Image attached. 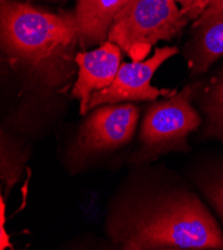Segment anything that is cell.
I'll list each match as a JSON object with an SVG mask.
<instances>
[{
    "instance_id": "9a60e30c",
    "label": "cell",
    "mask_w": 223,
    "mask_h": 250,
    "mask_svg": "<svg viewBox=\"0 0 223 250\" xmlns=\"http://www.w3.org/2000/svg\"><path fill=\"white\" fill-rule=\"evenodd\" d=\"M211 0H198V10H199L200 15L205 10L207 5L210 3Z\"/></svg>"
},
{
    "instance_id": "7c38bea8",
    "label": "cell",
    "mask_w": 223,
    "mask_h": 250,
    "mask_svg": "<svg viewBox=\"0 0 223 250\" xmlns=\"http://www.w3.org/2000/svg\"><path fill=\"white\" fill-rule=\"evenodd\" d=\"M198 184L207 201L223 220V168L207 173Z\"/></svg>"
},
{
    "instance_id": "52a82bcc",
    "label": "cell",
    "mask_w": 223,
    "mask_h": 250,
    "mask_svg": "<svg viewBox=\"0 0 223 250\" xmlns=\"http://www.w3.org/2000/svg\"><path fill=\"white\" fill-rule=\"evenodd\" d=\"M75 62L78 66V77L71 96L79 100L80 114L85 115L89 111L91 95L107 88L114 81L121 66V49L107 40L92 51L78 53Z\"/></svg>"
},
{
    "instance_id": "5b68a950",
    "label": "cell",
    "mask_w": 223,
    "mask_h": 250,
    "mask_svg": "<svg viewBox=\"0 0 223 250\" xmlns=\"http://www.w3.org/2000/svg\"><path fill=\"white\" fill-rule=\"evenodd\" d=\"M139 108L133 104L107 105L94 110L68 146L66 161L75 172L103 156L127 146L133 139Z\"/></svg>"
},
{
    "instance_id": "8fae6325",
    "label": "cell",
    "mask_w": 223,
    "mask_h": 250,
    "mask_svg": "<svg viewBox=\"0 0 223 250\" xmlns=\"http://www.w3.org/2000/svg\"><path fill=\"white\" fill-rule=\"evenodd\" d=\"M202 110L206 116L204 137L223 142V76L205 97Z\"/></svg>"
},
{
    "instance_id": "5bb4252c",
    "label": "cell",
    "mask_w": 223,
    "mask_h": 250,
    "mask_svg": "<svg viewBox=\"0 0 223 250\" xmlns=\"http://www.w3.org/2000/svg\"><path fill=\"white\" fill-rule=\"evenodd\" d=\"M0 208H1V209H0V215H1V221H0V223H1V237H0V239H1V245H0V247H1V249H5L7 247H12V245L9 243V236H8V234L4 230V226H5V205H4L3 195H1V202H0Z\"/></svg>"
},
{
    "instance_id": "9c48e42d",
    "label": "cell",
    "mask_w": 223,
    "mask_h": 250,
    "mask_svg": "<svg viewBox=\"0 0 223 250\" xmlns=\"http://www.w3.org/2000/svg\"><path fill=\"white\" fill-rule=\"evenodd\" d=\"M132 0H78L75 14L78 41L82 47L108 40L111 25Z\"/></svg>"
},
{
    "instance_id": "6da1fadb",
    "label": "cell",
    "mask_w": 223,
    "mask_h": 250,
    "mask_svg": "<svg viewBox=\"0 0 223 250\" xmlns=\"http://www.w3.org/2000/svg\"><path fill=\"white\" fill-rule=\"evenodd\" d=\"M109 201L105 233L117 249H223L215 218L190 190L150 186L133 171Z\"/></svg>"
},
{
    "instance_id": "30bf717a",
    "label": "cell",
    "mask_w": 223,
    "mask_h": 250,
    "mask_svg": "<svg viewBox=\"0 0 223 250\" xmlns=\"http://www.w3.org/2000/svg\"><path fill=\"white\" fill-rule=\"evenodd\" d=\"M1 164L0 174L5 185V195L19 181L23 168L29 159L30 146L24 140L6 129H1Z\"/></svg>"
},
{
    "instance_id": "7a4b0ae2",
    "label": "cell",
    "mask_w": 223,
    "mask_h": 250,
    "mask_svg": "<svg viewBox=\"0 0 223 250\" xmlns=\"http://www.w3.org/2000/svg\"><path fill=\"white\" fill-rule=\"evenodd\" d=\"M3 51L35 76H60L78 41L75 14H56L16 0L0 1Z\"/></svg>"
},
{
    "instance_id": "3957f363",
    "label": "cell",
    "mask_w": 223,
    "mask_h": 250,
    "mask_svg": "<svg viewBox=\"0 0 223 250\" xmlns=\"http://www.w3.org/2000/svg\"><path fill=\"white\" fill-rule=\"evenodd\" d=\"M188 20L173 0H132L113 21L108 41L132 61H144L154 44L176 37Z\"/></svg>"
},
{
    "instance_id": "ba28073f",
    "label": "cell",
    "mask_w": 223,
    "mask_h": 250,
    "mask_svg": "<svg viewBox=\"0 0 223 250\" xmlns=\"http://www.w3.org/2000/svg\"><path fill=\"white\" fill-rule=\"evenodd\" d=\"M196 29L191 47L194 73H203L223 56V0H211L193 24Z\"/></svg>"
},
{
    "instance_id": "8992f818",
    "label": "cell",
    "mask_w": 223,
    "mask_h": 250,
    "mask_svg": "<svg viewBox=\"0 0 223 250\" xmlns=\"http://www.w3.org/2000/svg\"><path fill=\"white\" fill-rule=\"evenodd\" d=\"M178 52L176 46H164L156 48L153 56L145 61L122 64L111 85L91 95L89 110L125 101H154L160 95L167 94L168 90L153 87L150 82L160 65Z\"/></svg>"
},
{
    "instance_id": "277c9868",
    "label": "cell",
    "mask_w": 223,
    "mask_h": 250,
    "mask_svg": "<svg viewBox=\"0 0 223 250\" xmlns=\"http://www.w3.org/2000/svg\"><path fill=\"white\" fill-rule=\"evenodd\" d=\"M193 92L194 88L188 85L146 110L138 146L130 155L129 163L142 166L170 151H187V136L201 124L199 114L191 105Z\"/></svg>"
},
{
    "instance_id": "4fadbf2b",
    "label": "cell",
    "mask_w": 223,
    "mask_h": 250,
    "mask_svg": "<svg viewBox=\"0 0 223 250\" xmlns=\"http://www.w3.org/2000/svg\"><path fill=\"white\" fill-rule=\"evenodd\" d=\"M175 2H179L182 5L181 11L188 16L189 19H197L200 16L198 10V0H173Z\"/></svg>"
}]
</instances>
